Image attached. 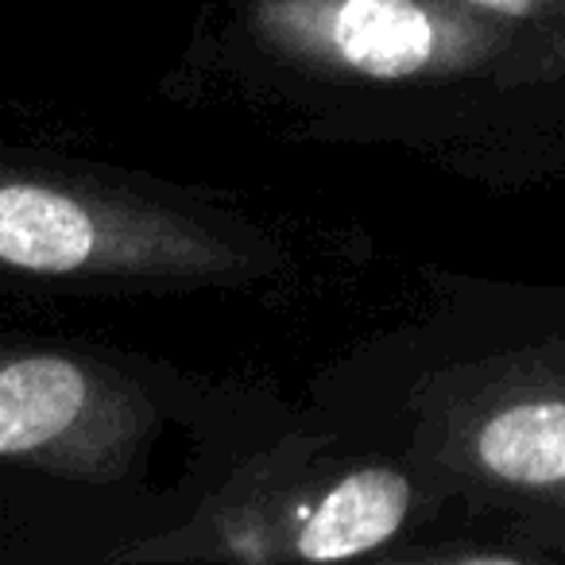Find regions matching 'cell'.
I'll return each mask as SVG.
<instances>
[{"mask_svg": "<svg viewBox=\"0 0 565 565\" xmlns=\"http://www.w3.org/2000/svg\"><path fill=\"white\" fill-rule=\"evenodd\" d=\"M411 488L392 469H361L345 477L302 526L299 554L310 562H341L369 554L403 526Z\"/></svg>", "mask_w": 565, "mask_h": 565, "instance_id": "3", "label": "cell"}, {"mask_svg": "<svg viewBox=\"0 0 565 565\" xmlns=\"http://www.w3.org/2000/svg\"><path fill=\"white\" fill-rule=\"evenodd\" d=\"M500 35L477 17L426 0H333L326 43L333 55L369 78H415L441 66H469Z\"/></svg>", "mask_w": 565, "mask_h": 565, "instance_id": "1", "label": "cell"}, {"mask_svg": "<svg viewBox=\"0 0 565 565\" xmlns=\"http://www.w3.org/2000/svg\"><path fill=\"white\" fill-rule=\"evenodd\" d=\"M526 74H531V78H565V12H557V17L550 20L546 35H542V43L534 47V58H531V66H526Z\"/></svg>", "mask_w": 565, "mask_h": 565, "instance_id": "6", "label": "cell"}, {"mask_svg": "<svg viewBox=\"0 0 565 565\" xmlns=\"http://www.w3.org/2000/svg\"><path fill=\"white\" fill-rule=\"evenodd\" d=\"M472 454L500 484L565 495V384L495 407L477 426Z\"/></svg>", "mask_w": 565, "mask_h": 565, "instance_id": "2", "label": "cell"}, {"mask_svg": "<svg viewBox=\"0 0 565 565\" xmlns=\"http://www.w3.org/2000/svg\"><path fill=\"white\" fill-rule=\"evenodd\" d=\"M480 9L488 12H500V17H511V20H531V17H542L546 12L550 20L557 12H565V0H472Z\"/></svg>", "mask_w": 565, "mask_h": 565, "instance_id": "7", "label": "cell"}, {"mask_svg": "<svg viewBox=\"0 0 565 565\" xmlns=\"http://www.w3.org/2000/svg\"><path fill=\"white\" fill-rule=\"evenodd\" d=\"M94 217L43 186H0V259L28 271H74L94 256Z\"/></svg>", "mask_w": 565, "mask_h": 565, "instance_id": "4", "label": "cell"}, {"mask_svg": "<svg viewBox=\"0 0 565 565\" xmlns=\"http://www.w3.org/2000/svg\"><path fill=\"white\" fill-rule=\"evenodd\" d=\"M86 372L63 356H28L0 369V454L58 438L86 407Z\"/></svg>", "mask_w": 565, "mask_h": 565, "instance_id": "5", "label": "cell"}]
</instances>
